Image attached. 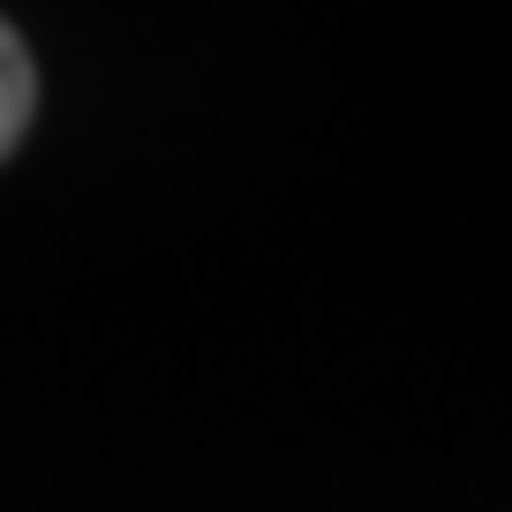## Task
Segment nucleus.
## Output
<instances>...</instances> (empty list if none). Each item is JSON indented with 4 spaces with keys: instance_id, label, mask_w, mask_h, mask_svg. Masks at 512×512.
Here are the masks:
<instances>
[{
    "instance_id": "1",
    "label": "nucleus",
    "mask_w": 512,
    "mask_h": 512,
    "mask_svg": "<svg viewBox=\"0 0 512 512\" xmlns=\"http://www.w3.org/2000/svg\"><path fill=\"white\" fill-rule=\"evenodd\" d=\"M31 106H38L31 53H23V38L0 23V159L16 151V136H23V121H31Z\"/></svg>"
}]
</instances>
